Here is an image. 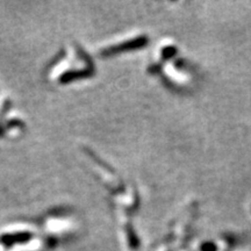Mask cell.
<instances>
[{"label": "cell", "mask_w": 251, "mask_h": 251, "mask_svg": "<svg viewBox=\"0 0 251 251\" xmlns=\"http://www.w3.org/2000/svg\"><path fill=\"white\" fill-rule=\"evenodd\" d=\"M202 251H216V247L214 243L207 242L202 246Z\"/></svg>", "instance_id": "6da1fadb"}]
</instances>
